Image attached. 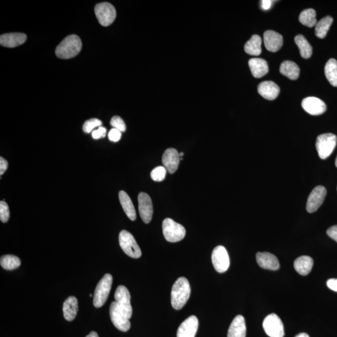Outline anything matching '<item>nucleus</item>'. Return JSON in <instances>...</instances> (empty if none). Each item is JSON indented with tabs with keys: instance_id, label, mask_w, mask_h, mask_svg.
Returning a JSON list of instances; mask_svg holds the SVG:
<instances>
[{
	"instance_id": "4468645a",
	"label": "nucleus",
	"mask_w": 337,
	"mask_h": 337,
	"mask_svg": "<svg viewBox=\"0 0 337 337\" xmlns=\"http://www.w3.org/2000/svg\"><path fill=\"white\" fill-rule=\"evenodd\" d=\"M302 106L305 111L313 116L322 115L326 109L325 102L316 97H305L302 100Z\"/></svg>"
},
{
	"instance_id": "dca6fc26",
	"label": "nucleus",
	"mask_w": 337,
	"mask_h": 337,
	"mask_svg": "<svg viewBox=\"0 0 337 337\" xmlns=\"http://www.w3.org/2000/svg\"><path fill=\"white\" fill-rule=\"evenodd\" d=\"M162 162L167 171L170 174H174L178 170L180 165V153L175 149H167L163 154Z\"/></svg>"
},
{
	"instance_id": "412c9836",
	"label": "nucleus",
	"mask_w": 337,
	"mask_h": 337,
	"mask_svg": "<svg viewBox=\"0 0 337 337\" xmlns=\"http://www.w3.org/2000/svg\"><path fill=\"white\" fill-rule=\"evenodd\" d=\"M246 325L243 316L239 315L234 318L229 326L228 337H246Z\"/></svg>"
},
{
	"instance_id": "72a5a7b5",
	"label": "nucleus",
	"mask_w": 337,
	"mask_h": 337,
	"mask_svg": "<svg viewBox=\"0 0 337 337\" xmlns=\"http://www.w3.org/2000/svg\"><path fill=\"white\" fill-rule=\"evenodd\" d=\"M102 124L101 121L96 119V118H93V119L86 121L84 123L83 130L84 133H90L94 128L100 127L102 125Z\"/></svg>"
},
{
	"instance_id": "aec40b11",
	"label": "nucleus",
	"mask_w": 337,
	"mask_h": 337,
	"mask_svg": "<svg viewBox=\"0 0 337 337\" xmlns=\"http://www.w3.org/2000/svg\"><path fill=\"white\" fill-rule=\"evenodd\" d=\"M27 39L25 34L15 33L4 34L0 36V44L7 48H15L24 44Z\"/></svg>"
},
{
	"instance_id": "c85d7f7f",
	"label": "nucleus",
	"mask_w": 337,
	"mask_h": 337,
	"mask_svg": "<svg viewBox=\"0 0 337 337\" xmlns=\"http://www.w3.org/2000/svg\"><path fill=\"white\" fill-rule=\"evenodd\" d=\"M325 75L331 85L337 87V61L329 60L325 67Z\"/></svg>"
},
{
	"instance_id": "20e7f679",
	"label": "nucleus",
	"mask_w": 337,
	"mask_h": 337,
	"mask_svg": "<svg viewBox=\"0 0 337 337\" xmlns=\"http://www.w3.org/2000/svg\"><path fill=\"white\" fill-rule=\"evenodd\" d=\"M162 233L167 241L177 242L183 240L186 232L185 228L180 223L170 218H166L162 222Z\"/></svg>"
},
{
	"instance_id": "79ce46f5",
	"label": "nucleus",
	"mask_w": 337,
	"mask_h": 337,
	"mask_svg": "<svg viewBox=\"0 0 337 337\" xmlns=\"http://www.w3.org/2000/svg\"><path fill=\"white\" fill-rule=\"evenodd\" d=\"M272 2L270 0H262V1H260V6H261L262 9L267 10L270 9Z\"/></svg>"
},
{
	"instance_id": "f257e3e1",
	"label": "nucleus",
	"mask_w": 337,
	"mask_h": 337,
	"mask_svg": "<svg viewBox=\"0 0 337 337\" xmlns=\"http://www.w3.org/2000/svg\"><path fill=\"white\" fill-rule=\"evenodd\" d=\"M191 286L188 279L180 277L175 282L171 291V304L175 310H181L188 301Z\"/></svg>"
},
{
	"instance_id": "e433bc0d",
	"label": "nucleus",
	"mask_w": 337,
	"mask_h": 337,
	"mask_svg": "<svg viewBox=\"0 0 337 337\" xmlns=\"http://www.w3.org/2000/svg\"><path fill=\"white\" fill-rule=\"evenodd\" d=\"M122 133L120 131L117 130V129L113 128L108 133V138L110 141L117 143L120 140Z\"/></svg>"
},
{
	"instance_id": "7ed1b4c3",
	"label": "nucleus",
	"mask_w": 337,
	"mask_h": 337,
	"mask_svg": "<svg viewBox=\"0 0 337 337\" xmlns=\"http://www.w3.org/2000/svg\"><path fill=\"white\" fill-rule=\"evenodd\" d=\"M113 280L112 275L109 273H106L97 284L93 296L94 307H101L106 303L111 289Z\"/></svg>"
},
{
	"instance_id": "a19ab883",
	"label": "nucleus",
	"mask_w": 337,
	"mask_h": 337,
	"mask_svg": "<svg viewBox=\"0 0 337 337\" xmlns=\"http://www.w3.org/2000/svg\"><path fill=\"white\" fill-rule=\"evenodd\" d=\"M328 288L334 292H337V278H330L326 282Z\"/></svg>"
},
{
	"instance_id": "f03ea898",
	"label": "nucleus",
	"mask_w": 337,
	"mask_h": 337,
	"mask_svg": "<svg viewBox=\"0 0 337 337\" xmlns=\"http://www.w3.org/2000/svg\"><path fill=\"white\" fill-rule=\"evenodd\" d=\"M82 49V42L80 37L76 35L65 38L57 46L55 53L60 59L67 60L77 56Z\"/></svg>"
},
{
	"instance_id": "473e14b6",
	"label": "nucleus",
	"mask_w": 337,
	"mask_h": 337,
	"mask_svg": "<svg viewBox=\"0 0 337 337\" xmlns=\"http://www.w3.org/2000/svg\"><path fill=\"white\" fill-rule=\"evenodd\" d=\"M166 173V168L164 166L157 167L151 171V177L154 181L161 182L164 180Z\"/></svg>"
},
{
	"instance_id": "6ab92c4d",
	"label": "nucleus",
	"mask_w": 337,
	"mask_h": 337,
	"mask_svg": "<svg viewBox=\"0 0 337 337\" xmlns=\"http://www.w3.org/2000/svg\"><path fill=\"white\" fill-rule=\"evenodd\" d=\"M258 93L265 99L274 100L280 93V88L272 81H263L258 86Z\"/></svg>"
},
{
	"instance_id": "a878e982",
	"label": "nucleus",
	"mask_w": 337,
	"mask_h": 337,
	"mask_svg": "<svg viewBox=\"0 0 337 337\" xmlns=\"http://www.w3.org/2000/svg\"><path fill=\"white\" fill-rule=\"evenodd\" d=\"M280 72L290 80H296L299 77L300 68L296 63L285 61L280 65Z\"/></svg>"
},
{
	"instance_id": "f704fd0d",
	"label": "nucleus",
	"mask_w": 337,
	"mask_h": 337,
	"mask_svg": "<svg viewBox=\"0 0 337 337\" xmlns=\"http://www.w3.org/2000/svg\"><path fill=\"white\" fill-rule=\"evenodd\" d=\"M10 218L9 205L5 201L0 202V220L2 222L6 223Z\"/></svg>"
},
{
	"instance_id": "1a4fd4ad",
	"label": "nucleus",
	"mask_w": 337,
	"mask_h": 337,
	"mask_svg": "<svg viewBox=\"0 0 337 337\" xmlns=\"http://www.w3.org/2000/svg\"><path fill=\"white\" fill-rule=\"evenodd\" d=\"M263 328L270 337H284L285 335L283 323L275 313H271L265 318Z\"/></svg>"
},
{
	"instance_id": "58836bf2",
	"label": "nucleus",
	"mask_w": 337,
	"mask_h": 337,
	"mask_svg": "<svg viewBox=\"0 0 337 337\" xmlns=\"http://www.w3.org/2000/svg\"><path fill=\"white\" fill-rule=\"evenodd\" d=\"M326 234L330 238L337 242V225L328 229Z\"/></svg>"
},
{
	"instance_id": "4be33fe9",
	"label": "nucleus",
	"mask_w": 337,
	"mask_h": 337,
	"mask_svg": "<svg viewBox=\"0 0 337 337\" xmlns=\"http://www.w3.org/2000/svg\"><path fill=\"white\" fill-rule=\"evenodd\" d=\"M249 66L254 78H262L268 72L267 63L264 59H252L249 61Z\"/></svg>"
},
{
	"instance_id": "393cba45",
	"label": "nucleus",
	"mask_w": 337,
	"mask_h": 337,
	"mask_svg": "<svg viewBox=\"0 0 337 337\" xmlns=\"http://www.w3.org/2000/svg\"><path fill=\"white\" fill-rule=\"evenodd\" d=\"M119 199L121 205H122L124 211L126 215L131 220H135L136 218V212L134 207L132 201L126 192L121 191L119 193Z\"/></svg>"
},
{
	"instance_id": "ea45409f",
	"label": "nucleus",
	"mask_w": 337,
	"mask_h": 337,
	"mask_svg": "<svg viewBox=\"0 0 337 337\" xmlns=\"http://www.w3.org/2000/svg\"><path fill=\"white\" fill-rule=\"evenodd\" d=\"M9 167V163L4 157H0V175L2 176L7 170Z\"/></svg>"
},
{
	"instance_id": "f3484780",
	"label": "nucleus",
	"mask_w": 337,
	"mask_h": 337,
	"mask_svg": "<svg viewBox=\"0 0 337 337\" xmlns=\"http://www.w3.org/2000/svg\"><path fill=\"white\" fill-rule=\"evenodd\" d=\"M264 41L266 49L270 52L278 51L283 45V37L274 31L268 30L264 33Z\"/></svg>"
},
{
	"instance_id": "de8ad7c7",
	"label": "nucleus",
	"mask_w": 337,
	"mask_h": 337,
	"mask_svg": "<svg viewBox=\"0 0 337 337\" xmlns=\"http://www.w3.org/2000/svg\"><path fill=\"white\" fill-rule=\"evenodd\" d=\"M89 296H90L91 297H93V295L90 294V295H89Z\"/></svg>"
},
{
	"instance_id": "0eeeda50",
	"label": "nucleus",
	"mask_w": 337,
	"mask_h": 337,
	"mask_svg": "<svg viewBox=\"0 0 337 337\" xmlns=\"http://www.w3.org/2000/svg\"><path fill=\"white\" fill-rule=\"evenodd\" d=\"M94 12L97 20L102 26H108L112 24L117 17L115 8L109 3H101L96 5Z\"/></svg>"
},
{
	"instance_id": "7c9ffc66",
	"label": "nucleus",
	"mask_w": 337,
	"mask_h": 337,
	"mask_svg": "<svg viewBox=\"0 0 337 337\" xmlns=\"http://www.w3.org/2000/svg\"><path fill=\"white\" fill-rule=\"evenodd\" d=\"M299 20L302 25L309 28L313 27L317 23L316 12L311 9L304 10L300 15Z\"/></svg>"
},
{
	"instance_id": "2eb2a0df",
	"label": "nucleus",
	"mask_w": 337,
	"mask_h": 337,
	"mask_svg": "<svg viewBox=\"0 0 337 337\" xmlns=\"http://www.w3.org/2000/svg\"><path fill=\"white\" fill-rule=\"evenodd\" d=\"M198 327V318L192 315L181 323L178 329L177 337H195Z\"/></svg>"
},
{
	"instance_id": "37998d69",
	"label": "nucleus",
	"mask_w": 337,
	"mask_h": 337,
	"mask_svg": "<svg viewBox=\"0 0 337 337\" xmlns=\"http://www.w3.org/2000/svg\"><path fill=\"white\" fill-rule=\"evenodd\" d=\"M86 337H99V336L97 335V333L95 332V331H91V332Z\"/></svg>"
},
{
	"instance_id": "a18cd8bd",
	"label": "nucleus",
	"mask_w": 337,
	"mask_h": 337,
	"mask_svg": "<svg viewBox=\"0 0 337 337\" xmlns=\"http://www.w3.org/2000/svg\"><path fill=\"white\" fill-rule=\"evenodd\" d=\"M183 156H184V153H183V152H181V153H180V157H183Z\"/></svg>"
},
{
	"instance_id": "6e6552de",
	"label": "nucleus",
	"mask_w": 337,
	"mask_h": 337,
	"mask_svg": "<svg viewBox=\"0 0 337 337\" xmlns=\"http://www.w3.org/2000/svg\"><path fill=\"white\" fill-rule=\"evenodd\" d=\"M115 299L121 312L129 319L132 317L133 309L131 305V295L125 286H120L115 294Z\"/></svg>"
},
{
	"instance_id": "49530a36",
	"label": "nucleus",
	"mask_w": 337,
	"mask_h": 337,
	"mask_svg": "<svg viewBox=\"0 0 337 337\" xmlns=\"http://www.w3.org/2000/svg\"><path fill=\"white\" fill-rule=\"evenodd\" d=\"M335 165H336V167H337V156H336V160H335Z\"/></svg>"
},
{
	"instance_id": "f8f14e48",
	"label": "nucleus",
	"mask_w": 337,
	"mask_h": 337,
	"mask_svg": "<svg viewBox=\"0 0 337 337\" xmlns=\"http://www.w3.org/2000/svg\"><path fill=\"white\" fill-rule=\"evenodd\" d=\"M326 195V190L324 187L318 186L313 189L308 197L306 209L308 212L313 213L317 211L324 201Z\"/></svg>"
},
{
	"instance_id": "423d86ee",
	"label": "nucleus",
	"mask_w": 337,
	"mask_h": 337,
	"mask_svg": "<svg viewBox=\"0 0 337 337\" xmlns=\"http://www.w3.org/2000/svg\"><path fill=\"white\" fill-rule=\"evenodd\" d=\"M119 242L121 249L128 256L134 259L141 257L142 252L140 247L130 233L125 230L121 231L119 236Z\"/></svg>"
},
{
	"instance_id": "ddd939ff",
	"label": "nucleus",
	"mask_w": 337,
	"mask_h": 337,
	"mask_svg": "<svg viewBox=\"0 0 337 337\" xmlns=\"http://www.w3.org/2000/svg\"><path fill=\"white\" fill-rule=\"evenodd\" d=\"M138 203L139 214L142 220L145 223H149L153 215V205L151 197L146 193H139Z\"/></svg>"
},
{
	"instance_id": "c9c22d12",
	"label": "nucleus",
	"mask_w": 337,
	"mask_h": 337,
	"mask_svg": "<svg viewBox=\"0 0 337 337\" xmlns=\"http://www.w3.org/2000/svg\"><path fill=\"white\" fill-rule=\"evenodd\" d=\"M110 123L113 128L120 131L121 133L125 132L126 130L125 123L122 118L120 117L116 116V117H113Z\"/></svg>"
},
{
	"instance_id": "bb28decb",
	"label": "nucleus",
	"mask_w": 337,
	"mask_h": 337,
	"mask_svg": "<svg viewBox=\"0 0 337 337\" xmlns=\"http://www.w3.org/2000/svg\"><path fill=\"white\" fill-rule=\"evenodd\" d=\"M261 44V38L259 35H253L245 44V51L252 56H259L262 52Z\"/></svg>"
},
{
	"instance_id": "2f4dec72",
	"label": "nucleus",
	"mask_w": 337,
	"mask_h": 337,
	"mask_svg": "<svg viewBox=\"0 0 337 337\" xmlns=\"http://www.w3.org/2000/svg\"><path fill=\"white\" fill-rule=\"evenodd\" d=\"M0 264L5 270H12L20 267L21 260L15 255H5L1 257Z\"/></svg>"
},
{
	"instance_id": "c756f323",
	"label": "nucleus",
	"mask_w": 337,
	"mask_h": 337,
	"mask_svg": "<svg viewBox=\"0 0 337 337\" xmlns=\"http://www.w3.org/2000/svg\"><path fill=\"white\" fill-rule=\"evenodd\" d=\"M332 17H326L319 21L315 25V33L318 38H324L327 34L329 29L333 23Z\"/></svg>"
},
{
	"instance_id": "4c0bfd02",
	"label": "nucleus",
	"mask_w": 337,
	"mask_h": 337,
	"mask_svg": "<svg viewBox=\"0 0 337 337\" xmlns=\"http://www.w3.org/2000/svg\"><path fill=\"white\" fill-rule=\"evenodd\" d=\"M107 130L104 127L100 126L96 130H94L92 133V137L94 139H99L104 138L106 135Z\"/></svg>"
},
{
	"instance_id": "a211bd4d",
	"label": "nucleus",
	"mask_w": 337,
	"mask_h": 337,
	"mask_svg": "<svg viewBox=\"0 0 337 337\" xmlns=\"http://www.w3.org/2000/svg\"><path fill=\"white\" fill-rule=\"evenodd\" d=\"M256 260L258 265L264 269L277 270L280 268L277 257L269 252L257 253Z\"/></svg>"
},
{
	"instance_id": "c03bdc74",
	"label": "nucleus",
	"mask_w": 337,
	"mask_h": 337,
	"mask_svg": "<svg viewBox=\"0 0 337 337\" xmlns=\"http://www.w3.org/2000/svg\"><path fill=\"white\" fill-rule=\"evenodd\" d=\"M296 337H310V336L307 333H301L298 334V335H296Z\"/></svg>"
},
{
	"instance_id": "5701e85b",
	"label": "nucleus",
	"mask_w": 337,
	"mask_h": 337,
	"mask_svg": "<svg viewBox=\"0 0 337 337\" xmlns=\"http://www.w3.org/2000/svg\"><path fill=\"white\" fill-rule=\"evenodd\" d=\"M63 315L66 320L73 321L78 311V302L75 297L71 296L66 300L63 307Z\"/></svg>"
},
{
	"instance_id": "39448f33",
	"label": "nucleus",
	"mask_w": 337,
	"mask_h": 337,
	"mask_svg": "<svg viewBox=\"0 0 337 337\" xmlns=\"http://www.w3.org/2000/svg\"><path fill=\"white\" fill-rule=\"evenodd\" d=\"M336 142L337 137L335 134L326 133L318 136L315 144L318 156L322 159L330 156L335 148Z\"/></svg>"
},
{
	"instance_id": "9b49d317",
	"label": "nucleus",
	"mask_w": 337,
	"mask_h": 337,
	"mask_svg": "<svg viewBox=\"0 0 337 337\" xmlns=\"http://www.w3.org/2000/svg\"><path fill=\"white\" fill-rule=\"evenodd\" d=\"M109 314L113 325L118 330L122 331H127L130 330L131 327L130 319L124 313L121 312L117 302H113L110 304Z\"/></svg>"
},
{
	"instance_id": "b1692460",
	"label": "nucleus",
	"mask_w": 337,
	"mask_h": 337,
	"mask_svg": "<svg viewBox=\"0 0 337 337\" xmlns=\"http://www.w3.org/2000/svg\"><path fill=\"white\" fill-rule=\"evenodd\" d=\"M313 260L311 257L304 255L297 258L294 263V267L297 272L301 275H307L311 272Z\"/></svg>"
},
{
	"instance_id": "cd10ccee",
	"label": "nucleus",
	"mask_w": 337,
	"mask_h": 337,
	"mask_svg": "<svg viewBox=\"0 0 337 337\" xmlns=\"http://www.w3.org/2000/svg\"><path fill=\"white\" fill-rule=\"evenodd\" d=\"M295 42L298 46L301 56L304 59H309L312 54V47L304 36L299 35L295 38Z\"/></svg>"
},
{
	"instance_id": "9d476101",
	"label": "nucleus",
	"mask_w": 337,
	"mask_h": 337,
	"mask_svg": "<svg viewBox=\"0 0 337 337\" xmlns=\"http://www.w3.org/2000/svg\"><path fill=\"white\" fill-rule=\"evenodd\" d=\"M211 258L213 266L217 272L223 273L228 270L230 259L224 247L218 246L215 247L213 250Z\"/></svg>"
}]
</instances>
